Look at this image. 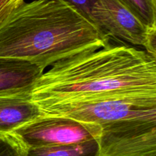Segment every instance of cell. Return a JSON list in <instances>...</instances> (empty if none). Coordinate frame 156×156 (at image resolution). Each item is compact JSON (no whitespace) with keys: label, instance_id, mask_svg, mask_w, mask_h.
<instances>
[{"label":"cell","instance_id":"1","mask_svg":"<svg viewBox=\"0 0 156 156\" xmlns=\"http://www.w3.org/2000/svg\"><path fill=\"white\" fill-rule=\"evenodd\" d=\"M122 101L156 106V56L129 44L109 42L58 61L31 90L44 105Z\"/></svg>","mask_w":156,"mask_h":156},{"label":"cell","instance_id":"2","mask_svg":"<svg viewBox=\"0 0 156 156\" xmlns=\"http://www.w3.org/2000/svg\"><path fill=\"white\" fill-rule=\"evenodd\" d=\"M109 41L71 6L56 0H34L21 5L0 30V58L26 61L44 71Z\"/></svg>","mask_w":156,"mask_h":156},{"label":"cell","instance_id":"3","mask_svg":"<svg viewBox=\"0 0 156 156\" xmlns=\"http://www.w3.org/2000/svg\"><path fill=\"white\" fill-rule=\"evenodd\" d=\"M101 132L100 126L95 123L41 114L12 134L26 149L98 140Z\"/></svg>","mask_w":156,"mask_h":156},{"label":"cell","instance_id":"4","mask_svg":"<svg viewBox=\"0 0 156 156\" xmlns=\"http://www.w3.org/2000/svg\"><path fill=\"white\" fill-rule=\"evenodd\" d=\"M91 18L93 24L109 39L113 37L119 42L141 47L155 56L156 30L146 27L119 0H97L93 5Z\"/></svg>","mask_w":156,"mask_h":156},{"label":"cell","instance_id":"5","mask_svg":"<svg viewBox=\"0 0 156 156\" xmlns=\"http://www.w3.org/2000/svg\"><path fill=\"white\" fill-rule=\"evenodd\" d=\"M101 129L99 156H156V117L122 120Z\"/></svg>","mask_w":156,"mask_h":156},{"label":"cell","instance_id":"6","mask_svg":"<svg viewBox=\"0 0 156 156\" xmlns=\"http://www.w3.org/2000/svg\"><path fill=\"white\" fill-rule=\"evenodd\" d=\"M37 107L43 114L95 123L101 128L122 120L156 117V106H144L122 101H98Z\"/></svg>","mask_w":156,"mask_h":156},{"label":"cell","instance_id":"7","mask_svg":"<svg viewBox=\"0 0 156 156\" xmlns=\"http://www.w3.org/2000/svg\"><path fill=\"white\" fill-rule=\"evenodd\" d=\"M44 72L26 61L0 58V96L31 94L35 82Z\"/></svg>","mask_w":156,"mask_h":156},{"label":"cell","instance_id":"8","mask_svg":"<svg viewBox=\"0 0 156 156\" xmlns=\"http://www.w3.org/2000/svg\"><path fill=\"white\" fill-rule=\"evenodd\" d=\"M30 93L0 96V134H12L21 125L41 115Z\"/></svg>","mask_w":156,"mask_h":156},{"label":"cell","instance_id":"9","mask_svg":"<svg viewBox=\"0 0 156 156\" xmlns=\"http://www.w3.org/2000/svg\"><path fill=\"white\" fill-rule=\"evenodd\" d=\"M24 156H99L98 140L79 144L30 148L24 151Z\"/></svg>","mask_w":156,"mask_h":156},{"label":"cell","instance_id":"10","mask_svg":"<svg viewBox=\"0 0 156 156\" xmlns=\"http://www.w3.org/2000/svg\"><path fill=\"white\" fill-rule=\"evenodd\" d=\"M146 27L156 30V0H119Z\"/></svg>","mask_w":156,"mask_h":156},{"label":"cell","instance_id":"11","mask_svg":"<svg viewBox=\"0 0 156 156\" xmlns=\"http://www.w3.org/2000/svg\"><path fill=\"white\" fill-rule=\"evenodd\" d=\"M24 151L12 134H0V156H24Z\"/></svg>","mask_w":156,"mask_h":156},{"label":"cell","instance_id":"12","mask_svg":"<svg viewBox=\"0 0 156 156\" xmlns=\"http://www.w3.org/2000/svg\"><path fill=\"white\" fill-rule=\"evenodd\" d=\"M25 0H0V30Z\"/></svg>","mask_w":156,"mask_h":156},{"label":"cell","instance_id":"13","mask_svg":"<svg viewBox=\"0 0 156 156\" xmlns=\"http://www.w3.org/2000/svg\"><path fill=\"white\" fill-rule=\"evenodd\" d=\"M71 6L85 18L91 21V10L97 0H56ZM92 22V21H91Z\"/></svg>","mask_w":156,"mask_h":156}]
</instances>
